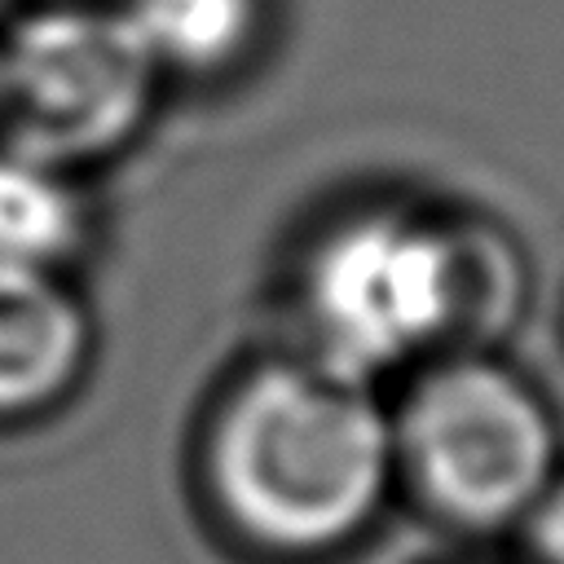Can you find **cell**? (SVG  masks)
Segmentation results:
<instances>
[{"label":"cell","mask_w":564,"mask_h":564,"mask_svg":"<svg viewBox=\"0 0 564 564\" xmlns=\"http://www.w3.org/2000/svg\"><path fill=\"white\" fill-rule=\"evenodd\" d=\"M392 458L397 436L366 379L326 361L264 366L216 423L212 489L247 542L317 555L370 524Z\"/></svg>","instance_id":"6da1fadb"},{"label":"cell","mask_w":564,"mask_h":564,"mask_svg":"<svg viewBox=\"0 0 564 564\" xmlns=\"http://www.w3.org/2000/svg\"><path fill=\"white\" fill-rule=\"evenodd\" d=\"M494 251L458 229L375 212L330 234L308 269L322 361L344 375L397 366L476 313H494Z\"/></svg>","instance_id":"7a4b0ae2"},{"label":"cell","mask_w":564,"mask_h":564,"mask_svg":"<svg viewBox=\"0 0 564 564\" xmlns=\"http://www.w3.org/2000/svg\"><path fill=\"white\" fill-rule=\"evenodd\" d=\"M159 62L115 4H40L0 35V145L75 172L150 115Z\"/></svg>","instance_id":"3957f363"},{"label":"cell","mask_w":564,"mask_h":564,"mask_svg":"<svg viewBox=\"0 0 564 564\" xmlns=\"http://www.w3.org/2000/svg\"><path fill=\"white\" fill-rule=\"evenodd\" d=\"M401 454L436 511L489 529L542 498L555 471V432L520 379L463 361L414 388Z\"/></svg>","instance_id":"277c9868"},{"label":"cell","mask_w":564,"mask_h":564,"mask_svg":"<svg viewBox=\"0 0 564 564\" xmlns=\"http://www.w3.org/2000/svg\"><path fill=\"white\" fill-rule=\"evenodd\" d=\"M88 352L93 322L62 273L0 269V423L57 405Z\"/></svg>","instance_id":"5b68a950"},{"label":"cell","mask_w":564,"mask_h":564,"mask_svg":"<svg viewBox=\"0 0 564 564\" xmlns=\"http://www.w3.org/2000/svg\"><path fill=\"white\" fill-rule=\"evenodd\" d=\"M84 234L88 212L70 172L0 145V269L62 273Z\"/></svg>","instance_id":"8992f818"},{"label":"cell","mask_w":564,"mask_h":564,"mask_svg":"<svg viewBox=\"0 0 564 564\" xmlns=\"http://www.w3.org/2000/svg\"><path fill=\"white\" fill-rule=\"evenodd\" d=\"M159 70H212L242 53L256 31V0H119L115 4Z\"/></svg>","instance_id":"52a82bcc"},{"label":"cell","mask_w":564,"mask_h":564,"mask_svg":"<svg viewBox=\"0 0 564 564\" xmlns=\"http://www.w3.org/2000/svg\"><path fill=\"white\" fill-rule=\"evenodd\" d=\"M538 546H542L546 564H564V494L546 502V511L538 520Z\"/></svg>","instance_id":"ba28073f"}]
</instances>
